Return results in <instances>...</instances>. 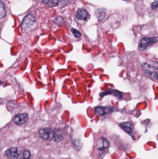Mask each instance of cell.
<instances>
[{
  "instance_id": "6",
  "label": "cell",
  "mask_w": 158,
  "mask_h": 159,
  "mask_svg": "<svg viewBox=\"0 0 158 159\" xmlns=\"http://www.w3.org/2000/svg\"><path fill=\"white\" fill-rule=\"evenodd\" d=\"M21 154V151L18 148L13 147L6 150L5 156L8 159H16Z\"/></svg>"
},
{
  "instance_id": "18",
  "label": "cell",
  "mask_w": 158,
  "mask_h": 159,
  "mask_svg": "<svg viewBox=\"0 0 158 159\" xmlns=\"http://www.w3.org/2000/svg\"><path fill=\"white\" fill-rule=\"evenodd\" d=\"M68 4V1L67 0H62L61 1L58 2V5H59V7H64V6H67Z\"/></svg>"
},
{
  "instance_id": "14",
  "label": "cell",
  "mask_w": 158,
  "mask_h": 159,
  "mask_svg": "<svg viewBox=\"0 0 158 159\" xmlns=\"http://www.w3.org/2000/svg\"><path fill=\"white\" fill-rule=\"evenodd\" d=\"M6 10L4 4L2 1H0V19L6 16Z\"/></svg>"
},
{
  "instance_id": "21",
  "label": "cell",
  "mask_w": 158,
  "mask_h": 159,
  "mask_svg": "<svg viewBox=\"0 0 158 159\" xmlns=\"http://www.w3.org/2000/svg\"><path fill=\"white\" fill-rule=\"evenodd\" d=\"M24 159V158H21V159Z\"/></svg>"
},
{
  "instance_id": "8",
  "label": "cell",
  "mask_w": 158,
  "mask_h": 159,
  "mask_svg": "<svg viewBox=\"0 0 158 159\" xmlns=\"http://www.w3.org/2000/svg\"><path fill=\"white\" fill-rule=\"evenodd\" d=\"M120 126L124 131L129 134L132 137H134L133 124L131 122H123L120 124Z\"/></svg>"
},
{
  "instance_id": "19",
  "label": "cell",
  "mask_w": 158,
  "mask_h": 159,
  "mask_svg": "<svg viewBox=\"0 0 158 159\" xmlns=\"http://www.w3.org/2000/svg\"><path fill=\"white\" fill-rule=\"evenodd\" d=\"M63 18L61 17L60 16H59L58 17L56 18L54 20L55 23H57V24H60L61 22H62V20H63Z\"/></svg>"
},
{
  "instance_id": "11",
  "label": "cell",
  "mask_w": 158,
  "mask_h": 159,
  "mask_svg": "<svg viewBox=\"0 0 158 159\" xmlns=\"http://www.w3.org/2000/svg\"><path fill=\"white\" fill-rule=\"evenodd\" d=\"M88 16V13L86 11L83 9L79 10L76 15L77 19L78 20H82V21H85L87 20Z\"/></svg>"
},
{
  "instance_id": "9",
  "label": "cell",
  "mask_w": 158,
  "mask_h": 159,
  "mask_svg": "<svg viewBox=\"0 0 158 159\" xmlns=\"http://www.w3.org/2000/svg\"><path fill=\"white\" fill-rule=\"evenodd\" d=\"M28 114L26 113L18 114L14 119V122L16 124L23 125L28 120Z\"/></svg>"
},
{
  "instance_id": "17",
  "label": "cell",
  "mask_w": 158,
  "mask_h": 159,
  "mask_svg": "<svg viewBox=\"0 0 158 159\" xmlns=\"http://www.w3.org/2000/svg\"><path fill=\"white\" fill-rule=\"evenodd\" d=\"M30 156H31V153H30V151L26 150V151L23 152V158L26 159H29L30 158Z\"/></svg>"
},
{
  "instance_id": "3",
  "label": "cell",
  "mask_w": 158,
  "mask_h": 159,
  "mask_svg": "<svg viewBox=\"0 0 158 159\" xmlns=\"http://www.w3.org/2000/svg\"><path fill=\"white\" fill-rule=\"evenodd\" d=\"M39 135L44 141H51L54 138V130L49 128H41L39 131Z\"/></svg>"
},
{
  "instance_id": "20",
  "label": "cell",
  "mask_w": 158,
  "mask_h": 159,
  "mask_svg": "<svg viewBox=\"0 0 158 159\" xmlns=\"http://www.w3.org/2000/svg\"><path fill=\"white\" fill-rule=\"evenodd\" d=\"M157 7H158V1L156 0L152 4V9H157Z\"/></svg>"
},
{
  "instance_id": "15",
  "label": "cell",
  "mask_w": 158,
  "mask_h": 159,
  "mask_svg": "<svg viewBox=\"0 0 158 159\" xmlns=\"http://www.w3.org/2000/svg\"><path fill=\"white\" fill-rule=\"evenodd\" d=\"M41 2L43 3L48 5L49 7H53L57 5L58 2L54 0H40Z\"/></svg>"
},
{
  "instance_id": "1",
  "label": "cell",
  "mask_w": 158,
  "mask_h": 159,
  "mask_svg": "<svg viewBox=\"0 0 158 159\" xmlns=\"http://www.w3.org/2000/svg\"><path fill=\"white\" fill-rule=\"evenodd\" d=\"M141 68L144 71L147 76H149L155 81L158 80V74L157 71H155V67H153L151 65L143 63L141 65ZM157 70V69H156Z\"/></svg>"
},
{
  "instance_id": "10",
  "label": "cell",
  "mask_w": 158,
  "mask_h": 159,
  "mask_svg": "<svg viewBox=\"0 0 158 159\" xmlns=\"http://www.w3.org/2000/svg\"><path fill=\"white\" fill-rule=\"evenodd\" d=\"M109 94H111L113 96H115L116 97H118L119 99H121L123 98V93H121L120 92H119L118 90H108V91L102 93H100V96H103L105 95H108Z\"/></svg>"
},
{
  "instance_id": "5",
  "label": "cell",
  "mask_w": 158,
  "mask_h": 159,
  "mask_svg": "<svg viewBox=\"0 0 158 159\" xmlns=\"http://www.w3.org/2000/svg\"><path fill=\"white\" fill-rule=\"evenodd\" d=\"M114 110V107L109 106L98 107H96L94 109V111L96 114L99 116H104L106 114H109L110 113H112Z\"/></svg>"
},
{
  "instance_id": "12",
  "label": "cell",
  "mask_w": 158,
  "mask_h": 159,
  "mask_svg": "<svg viewBox=\"0 0 158 159\" xmlns=\"http://www.w3.org/2000/svg\"><path fill=\"white\" fill-rule=\"evenodd\" d=\"M63 135L62 131L58 129H55L54 130V139L55 142H59L63 139Z\"/></svg>"
},
{
  "instance_id": "16",
  "label": "cell",
  "mask_w": 158,
  "mask_h": 159,
  "mask_svg": "<svg viewBox=\"0 0 158 159\" xmlns=\"http://www.w3.org/2000/svg\"><path fill=\"white\" fill-rule=\"evenodd\" d=\"M71 32L73 33V36L76 38H79V37H81V33H80L79 31L78 30H76L75 29H71Z\"/></svg>"
},
{
  "instance_id": "4",
  "label": "cell",
  "mask_w": 158,
  "mask_h": 159,
  "mask_svg": "<svg viewBox=\"0 0 158 159\" xmlns=\"http://www.w3.org/2000/svg\"><path fill=\"white\" fill-rule=\"evenodd\" d=\"M35 16L32 14H29L24 18L22 22V29L24 31L28 30L33 26L35 22Z\"/></svg>"
},
{
  "instance_id": "13",
  "label": "cell",
  "mask_w": 158,
  "mask_h": 159,
  "mask_svg": "<svg viewBox=\"0 0 158 159\" xmlns=\"http://www.w3.org/2000/svg\"><path fill=\"white\" fill-rule=\"evenodd\" d=\"M96 15L98 20L101 21L105 17L106 15V10L103 8L98 9L96 12Z\"/></svg>"
},
{
  "instance_id": "7",
  "label": "cell",
  "mask_w": 158,
  "mask_h": 159,
  "mask_svg": "<svg viewBox=\"0 0 158 159\" xmlns=\"http://www.w3.org/2000/svg\"><path fill=\"white\" fill-rule=\"evenodd\" d=\"M109 146L110 144L107 139L103 137L100 138L96 142V148L98 150L101 151L108 149L109 147Z\"/></svg>"
},
{
  "instance_id": "2",
  "label": "cell",
  "mask_w": 158,
  "mask_h": 159,
  "mask_svg": "<svg viewBox=\"0 0 158 159\" xmlns=\"http://www.w3.org/2000/svg\"><path fill=\"white\" fill-rule=\"evenodd\" d=\"M157 42V37H144L141 40L139 45V48L141 50H145Z\"/></svg>"
}]
</instances>
